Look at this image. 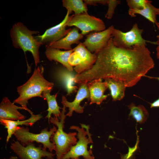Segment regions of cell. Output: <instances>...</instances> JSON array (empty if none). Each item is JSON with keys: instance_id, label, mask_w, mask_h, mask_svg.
Masks as SVG:
<instances>
[{"instance_id": "1", "label": "cell", "mask_w": 159, "mask_h": 159, "mask_svg": "<svg viewBox=\"0 0 159 159\" xmlns=\"http://www.w3.org/2000/svg\"><path fill=\"white\" fill-rule=\"evenodd\" d=\"M97 56L90 69L75 75V83L79 85L109 78L122 81L127 87H132L154 66L146 46L136 45L131 49L118 47L114 44L112 38Z\"/></svg>"}, {"instance_id": "2", "label": "cell", "mask_w": 159, "mask_h": 159, "mask_svg": "<svg viewBox=\"0 0 159 159\" xmlns=\"http://www.w3.org/2000/svg\"><path fill=\"white\" fill-rule=\"evenodd\" d=\"M42 66L35 68L29 80L17 89L19 96L14 101L13 103L20 105L30 114L33 113L27 107L28 100L34 97L42 98L43 92L47 90H52L54 85L53 83L47 81L44 78Z\"/></svg>"}, {"instance_id": "3", "label": "cell", "mask_w": 159, "mask_h": 159, "mask_svg": "<svg viewBox=\"0 0 159 159\" xmlns=\"http://www.w3.org/2000/svg\"><path fill=\"white\" fill-rule=\"evenodd\" d=\"M37 31H31L21 22L14 24L10 31L13 46L23 50L24 53L30 52L33 57L36 66L40 62L39 49L42 45L34 36L39 34Z\"/></svg>"}, {"instance_id": "4", "label": "cell", "mask_w": 159, "mask_h": 159, "mask_svg": "<svg viewBox=\"0 0 159 159\" xmlns=\"http://www.w3.org/2000/svg\"><path fill=\"white\" fill-rule=\"evenodd\" d=\"M66 107L63 105L61 115L59 119L51 117L49 121L57 127L56 131L51 138V141L55 146V150L57 159H62L63 156L70 149L71 147L76 144L77 139L76 137V132L67 133L64 131Z\"/></svg>"}, {"instance_id": "5", "label": "cell", "mask_w": 159, "mask_h": 159, "mask_svg": "<svg viewBox=\"0 0 159 159\" xmlns=\"http://www.w3.org/2000/svg\"><path fill=\"white\" fill-rule=\"evenodd\" d=\"M81 127L72 125L70 129L75 130L77 132V136L78 140L74 145L62 157V159H70L79 158L82 156L84 159H94L91 149H87L88 145L92 143L91 135L89 132V125L81 124Z\"/></svg>"}, {"instance_id": "6", "label": "cell", "mask_w": 159, "mask_h": 159, "mask_svg": "<svg viewBox=\"0 0 159 159\" xmlns=\"http://www.w3.org/2000/svg\"><path fill=\"white\" fill-rule=\"evenodd\" d=\"M57 128L54 126L48 130L46 128L42 130L39 133L35 134L29 131L28 127L19 126L14 135L21 144L26 146L29 143L36 142L42 144L43 147L48 149L51 152L55 150L54 144L51 141V138L56 131Z\"/></svg>"}, {"instance_id": "7", "label": "cell", "mask_w": 159, "mask_h": 159, "mask_svg": "<svg viewBox=\"0 0 159 159\" xmlns=\"http://www.w3.org/2000/svg\"><path fill=\"white\" fill-rule=\"evenodd\" d=\"M143 31L135 23L130 30L126 32L114 28L111 38L116 47L125 49H131L136 45L146 46V43L148 42L155 44V42L147 40L143 38L142 34Z\"/></svg>"}, {"instance_id": "8", "label": "cell", "mask_w": 159, "mask_h": 159, "mask_svg": "<svg viewBox=\"0 0 159 159\" xmlns=\"http://www.w3.org/2000/svg\"><path fill=\"white\" fill-rule=\"evenodd\" d=\"M67 26H74L80 30L83 35L91 32H99L106 29L105 24L102 19L87 13L72 15Z\"/></svg>"}, {"instance_id": "9", "label": "cell", "mask_w": 159, "mask_h": 159, "mask_svg": "<svg viewBox=\"0 0 159 159\" xmlns=\"http://www.w3.org/2000/svg\"><path fill=\"white\" fill-rule=\"evenodd\" d=\"M10 148L20 159H53L54 154L41 146L36 147L33 143H30L24 146L18 140H14L10 145Z\"/></svg>"}, {"instance_id": "10", "label": "cell", "mask_w": 159, "mask_h": 159, "mask_svg": "<svg viewBox=\"0 0 159 159\" xmlns=\"http://www.w3.org/2000/svg\"><path fill=\"white\" fill-rule=\"evenodd\" d=\"M69 15L67 11L64 19L60 23L47 29L42 35L35 36V38L42 45L45 44L47 48L64 38L71 29H66L68 23L72 16Z\"/></svg>"}, {"instance_id": "11", "label": "cell", "mask_w": 159, "mask_h": 159, "mask_svg": "<svg viewBox=\"0 0 159 159\" xmlns=\"http://www.w3.org/2000/svg\"><path fill=\"white\" fill-rule=\"evenodd\" d=\"M114 28L112 25L103 31L90 33L82 43L89 51L97 54L107 44Z\"/></svg>"}, {"instance_id": "12", "label": "cell", "mask_w": 159, "mask_h": 159, "mask_svg": "<svg viewBox=\"0 0 159 159\" xmlns=\"http://www.w3.org/2000/svg\"><path fill=\"white\" fill-rule=\"evenodd\" d=\"M79 85L77 94L73 101L69 102L65 96H62V104L66 107L69 108V112L66 115L67 116H71L74 111L79 113H83L84 106L82 107L80 105L81 102L85 99L90 100V94L87 83H83L80 84Z\"/></svg>"}, {"instance_id": "13", "label": "cell", "mask_w": 159, "mask_h": 159, "mask_svg": "<svg viewBox=\"0 0 159 159\" xmlns=\"http://www.w3.org/2000/svg\"><path fill=\"white\" fill-rule=\"evenodd\" d=\"M73 50V51L77 52L80 57V63L74 68L77 74H80L90 69L96 61L97 54L92 53L81 42Z\"/></svg>"}, {"instance_id": "14", "label": "cell", "mask_w": 159, "mask_h": 159, "mask_svg": "<svg viewBox=\"0 0 159 159\" xmlns=\"http://www.w3.org/2000/svg\"><path fill=\"white\" fill-rule=\"evenodd\" d=\"M18 109L26 110L22 107H18L11 102L6 97L3 98L0 104V120H25V116L20 113Z\"/></svg>"}, {"instance_id": "15", "label": "cell", "mask_w": 159, "mask_h": 159, "mask_svg": "<svg viewBox=\"0 0 159 159\" xmlns=\"http://www.w3.org/2000/svg\"><path fill=\"white\" fill-rule=\"evenodd\" d=\"M87 86L90 94V105L95 103L99 105L109 95L104 94L108 88L106 83L102 81V79H96L89 82Z\"/></svg>"}, {"instance_id": "16", "label": "cell", "mask_w": 159, "mask_h": 159, "mask_svg": "<svg viewBox=\"0 0 159 159\" xmlns=\"http://www.w3.org/2000/svg\"><path fill=\"white\" fill-rule=\"evenodd\" d=\"M31 117L26 120H0L1 124L4 126L7 129V135L6 139L8 142L12 135H14L19 125H25L32 126L42 117L41 114H31Z\"/></svg>"}, {"instance_id": "17", "label": "cell", "mask_w": 159, "mask_h": 159, "mask_svg": "<svg viewBox=\"0 0 159 159\" xmlns=\"http://www.w3.org/2000/svg\"><path fill=\"white\" fill-rule=\"evenodd\" d=\"M83 37V35L79 33V29L75 27L71 29L64 38L51 44L47 47L70 50L72 49L71 45L74 44H79L80 41L82 39Z\"/></svg>"}, {"instance_id": "18", "label": "cell", "mask_w": 159, "mask_h": 159, "mask_svg": "<svg viewBox=\"0 0 159 159\" xmlns=\"http://www.w3.org/2000/svg\"><path fill=\"white\" fill-rule=\"evenodd\" d=\"M73 52V49L69 50L62 51L59 49L48 47L46 48L45 54L49 60L59 62L69 71L72 72L73 70L72 67L69 64L68 60L70 56Z\"/></svg>"}, {"instance_id": "19", "label": "cell", "mask_w": 159, "mask_h": 159, "mask_svg": "<svg viewBox=\"0 0 159 159\" xmlns=\"http://www.w3.org/2000/svg\"><path fill=\"white\" fill-rule=\"evenodd\" d=\"M150 1L143 9L137 10L129 9V14L132 17L136 16V14H139L155 24L159 29V8H157L151 4Z\"/></svg>"}, {"instance_id": "20", "label": "cell", "mask_w": 159, "mask_h": 159, "mask_svg": "<svg viewBox=\"0 0 159 159\" xmlns=\"http://www.w3.org/2000/svg\"><path fill=\"white\" fill-rule=\"evenodd\" d=\"M104 80L107 88L110 90L112 101L122 100L125 96V91L127 87L125 83L122 81L111 78H106Z\"/></svg>"}, {"instance_id": "21", "label": "cell", "mask_w": 159, "mask_h": 159, "mask_svg": "<svg viewBox=\"0 0 159 159\" xmlns=\"http://www.w3.org/2000/svg\"><path fill=\"white\" fill-rule=\"evenodd\" d=\"M75 75L72 71H69L66 68L59 69L57 71V77L65 87L67 95L76 92L78 89L77 87L74 85Z\"/></svg>"}, {"instance_id": "22", "label": "cell", "mask_w": 159, "mask_h": 159, "mask_svg": "<svg viewBox=\"0 0 159 159\" xmlns=\"http://www.w3.org/2000/svg\"><path fill=\"white\" fill-rule=\"evenodd\" d=\"M51 91V90L45 91L42 95V98L47 100L48 104V108L47 110L48 112L46 117L48 119L49 122L52 114L59 119L61 115V112L60 111V108L58 106L56 100L58 93L52 95L50 94Z\"/></svg>"}, {"instance_id": "23", "label": "cell", "mask_w": 159, "mask_h": 159, "mask_svg": "<svg viewBox=\"0 0 159 159\" xmlns=\"http://www.w3.org/2000/svg\"><path fill=\"white\" fill-rule=\"evenodd\" d=\"M63 7L67 10L70 14L72 12L74 15H78L83 13H87V5L82 0H63Z\"/></svg>"}, {"instance_id": "24", "label": "cell", "mask_w": 159, "mask_h": 159, "mask_svg": "<svg viewBox=\"0 0 159 159\" xmlns=\"http://www.w3.org/2000/svg\"><path fill=\"white\" fill-rule=\"evenodd\" d=\"M127 107L130 110L129 117H131L139 124L144 123L146 121L149 114L147 110L143 105L136 106L133 103H131Z\"/></svg>"}, {"instance_id": "25", "label": "cell", "mask_w": 159, "mask_h": 159, "mask_svg": "<svg viewBox=\"0 0 159 159\" xmlns=\"http://www.w3.org/2000/svg\"><path fill=\"white\" fill-rule=\"evenodd\" d=\"M129 9L140 10L143 9L150 1L148 0H127Z\"/></svg>"}, {"instance_id": "26", "label": "cell", "mask_w": 159, "mask_h": 159, "mask_svg": "<svg viewBox=\"0 0 159 159\" xmlns=\"http://www.w3.org/2000/svg\"><path fill=\"white\" fill-rule=\"evenodd\" d=\"M120 1L117 0H107L108 6L107 11L105 15V17L108 19L112 18L116 6L120 3Z\"/></svg>"}, {"instance_id": "27", "label": "cell", "mask_w": 159, "mask_h": 159, "mask_svg": "<svg viewBox=\"0 0 159 159\" xmlns=\"http://www.w3.org/2000/svg\"><path fill=\"white\" fill-rule=\"evenodd\" d=\"M68 62L69 64L72 67L78 65L80 62V57L78 53L73 51L69 57Z\"/></svg>"}, {"instance_id": "28", "label": "cell", "mask_w": 159, "mask_h": 159, "mask_svg": "<svg viewBox=\"0 0 159 159\" xmlns=\"http://www.w3.org/2000/svg\"><path fill=\"white\" fill-rule=\"evenodd\" d=\"M85 3L87 5L96 6L97 4L102 5L107 4V0H84Z\"/></svg>"}, {"instance_id": "29", "label": "cell", "mask_w": 159, "mask_h": 159, "mask_svg": "<svg viewBox=\"0 0 159 159\" xmlns=\"http://www.w3.org/2000/svg\"><path fill=\"white\" fill-rule=\"evenodd\" d=\"M159 80V77L155 78ZM150 108L159 107V97L158 98L152 103H150Z\"/></svg>"}, {"instance_id": "30", "label": "cell", "mask_w": 159, "mask_h": 159, "mask_svg": "<svg viewBox=\"0 0 159 159\" xmlns=\"http://www.w3.org/2000/svg\"><path fill=\"white\" fill-rule=\"evenodd\" d=\"M158 40L155 42V45H157L156 50L157 51V57L158 59H159V35L157 36Z\"/></svg>"}, {"instance_id": "31", "label": "cell", "mask_w": 159, "mask_h": 159, "mask_svg": "<svg viewBox=\"0 0 159 159\" xmlns=\"http://www.w3.org/2000/svg\"><path fill=\"white\" fill-rule=\"evenodd\" d=\"M71 159H80L79 158H72Z\"/></svg>"}]
</instances>
